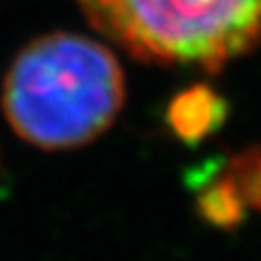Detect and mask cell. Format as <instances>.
<instances>
[{
    "mask_svg": "<svg viewBox=\"0 0 261 261\" xmlns=\"http://www.w3.org/2000/svg\"><path fill=\"white\" fill-rule=\"evenodd\" d=\"M87 18L128 53L218 65L261 33V0H81Z\"/></svg>",
    "mask_w": 261,
    "mask_h": 261,
    "instance_id": "cell-2",
    "label": "cell"
},
{
    "mask_svg": "<svg viewBox=\"0 0 261 261\" xmlns=\"http://www.w3.org/2000/svg\"><path fill=\"white\" fill-rule=\"evenodd\" d=\"M124 100L122 70L107 48L74 33H53L15 57L3 83V111L22 140L74 148L107 128Z\"/></svg>",
    "mask_w": 261,
    "mask_h": 261,
    "instance_id": "cell-1",
    "label": "cell"
}]
</instances>
